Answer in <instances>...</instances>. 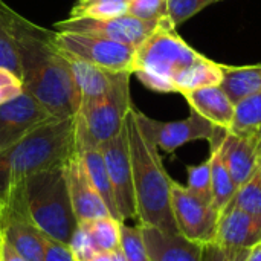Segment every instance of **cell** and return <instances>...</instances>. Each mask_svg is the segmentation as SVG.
I'll list each match as a JSON object with an SVG mask.
<instances>
[{
	"label": "cell",
	"instance_id": "6da1fadb",
	"mask_svg": "<svg viewBox=\"0 0 261 261\" xmlns=\"http://www.w3.org/2000/svg\"><path fill=\"white\" fill-rule=\"evenodd\" d=\"M8 18L14 34L20 78L52 118H73L81 104L70 64L63 49L55 43V31L41 28L8 6Z\"/></svg>",
	"mask_w": 261,
	"mask_h": 261
},
{
	"label": "cell",
	"instance_id": "7a4b0ae2",
	"mask_svg": "<svg viewBox=\"0 0 261 261\" xmlns=\"http://www.w3.org/2000/svg\"><path fill=\"white\" fill-rule=\"evenodd\" d=\"M125 132L133 173L138 225L153 226L168 234H179L171 210V182L159 148L142 132L136 107L125 118Z\"/></svg>",
	"mask_w": 261,
	"mask_h": 261
},
{
	"label": "cell",
	"instance_id": "3957f363",
	"mask_svg": "<svg viewBox=\"0 0 261 261\" xmlns=\"http://www.w3.org/2000/svg\"><path fill=\"white\" fill-rule=\"evenodd\" d=\"M75 119H49L0 151V199L26 177L64 167L76 154Z\"/></svg>",
	"mask_w": 261,
	"mask_h": 261
},
{
	"label": "cell",
	"instance_id": "277c9868",
	"mask_svg": "<svg viewBox=\"0 0 261 261\" xmlns=\"http://www.w3.org/2000/svg\"><path fill=\"white\" fill-rule=\"evenodd\" d=\"M64 167L26 177L9 191L6 199L17 196L28 219L47 239L69 245L78 228V220L70 203Z\"/></svg>",
	"mask_w": 261,
	"mask_h": 261
},
{
	"label": "cell",
	"instance_id": "5b68a950",
	"mask_svg": "<svg viewBox=\"0 0 261 261\" xmlns=\"http://www.w3.org/2000/svg\"><path fill=\"white\" fill-rule=\"evenodd\" d=\"M200 55L177 34L176 26L167 15L136 47L133 73L145 87L154 92H176L179 75Z\"/></svg>",
	"mask_w": 261,
	"mask_h": 261
},
{
	"label": "cell",
	"instance_id": "8992f818",
	"mask_svg": "<svg viewBox=\"0 0 261 261\" xmlns=\"http://www.w3.org/2000/svg\"><path fill=\"white\" fill-rule=\"evenodd\" d=\"M130 76V72L119 73L109 92L80 104V109L73 116L76 151L99 148L104 142L121 133L125 125V118L133 107Z\"/></svg>",
	"mask_w": 261,
	"mask_h": 261
},
{
	"label": "cell",
	"instance_id": "52a82bcc",
	"mask_svg": "<svg viewBox=\"0 0 261 261\" xmlns=\"http://www.w3.org/2000/svg\"><path fill=\"white\" fill-rule=\"evenodd\" d=\"M136 118L147 138L165 153H174L179 147L199 139H206L210 144L220 142L228 133V130L216 127L213 122L193 110L188 118L171 122L151 119L138 109Z\"/></svg>",
	"mask_w": 261,
	"mask_h": 261
},
{
	"label": "cell",
	"instance_id": "ba28073f",
	"mask_svg": "<svg viewBox=\"0 0 261 261\" xmlns=\"http://www.w3.org/2000/svg\"><path fill=\"white\" fill-rule=\"evenodd\" d=\"M55 43L66 52L110 72H130L136 47L102 37L55 31Z\"/></svg>",
	"mask_w": 261,
	"mask_h": 261
},
{
	"label": "cell",
	"instance_id": "9c48e42d",
	"mask_svg": "<svg viewBox=\"0 0 261 261\" xmlns=\"http://www.w3.org/2000/svg\"><path fill=\"white\" fill-rule=\"evenodd\" d=\"M171 210L180 236L199 245L214 240L219 214L213 203L193 194L187 185L176 180L171 182Z\"/></svg>",
	"mask_w": 261,
	"mask_h": 261
},
{
	"label": "cell",
	"instance_id": "30bf717a",
	"mask_svg": "<svg viewBox=\"0 0 261 261\" xmlns=\"http://www.w3.org/2000/svg\"><path fill=\"white\" fill-rule=\"evenodd\" d=\"M162 20V18H161ZM161 20H141L124 14L112 18H66L55 23L58 32L89 34L138 47L158 28Z\"/></svg>",
	"mask_w": 261,
	"mask_h": 261
},
{
	"label": "cell",
	"instance_id": "8fae6325",
	"mask_svg": "<svg viewBox=\"0 0 261 261\" xmlns=\"http://www.w3.org/2000/svg\"><path fill=\"white\" fill-rule=\"evenodd\" d=\"M113 187L116 208L122 222L136 219V199L125 125L113 139L99 147Z\"/></svg>",
	"mask_w": 261,
	"mask_h": 261
},
{
	"label": "cell",
	"instance_id": "7c38bea8",
	"mask_svg": "<svg viewBox=\"0 0 261 261\" xmlns=\"http://www.w3.org/2000/svg\"><path fill=\"white\" fill-rule=\"evenodd\" d=\"M49 119L54 118L28 92L0 104V151L8 150Z\"/></svg>",
	"mask_w": 261,
	"mask_h": 261
},
{
	"label": "cell",
	"instance_id": "4fadbf2b",
	"mask_svg": "<svg viewBox=\"0 0 261 261\" xmlns=\"http://www.w3.org/2000/svg\"><path fill=\"white\" fill-rule=\"evenodd\" d=\"M64 171H66V182L70 196V203L78 223H86L109 216L112 217L106 202L93 187L78 153L66 164Z\"/></svg>",
	"mask_w": 261,
	"mask_h": 261
},
{
	"label": "cell",
	"instance_id": "5bb4252c",
	"mask_svg": "<svg viewBox=\"0 0 261 261\" xmlns=\"http://www.w3.org/2000/svg\"><path fill=\"white\" fill-rule=\"evenodd\" d=\"M3 240L24 261H44L47 237L20 206H5Z\"/></svg>",
	"mask_w": 261,
	"mask_h": 261
},
{
	"label": "cell",
	"instance_id": "9a60e30c",
	"mask_svg": "<svg viewBox=\"0 0 261 261\" xmlns=\"http://www.w3.org/2000/svg\"><path fill=\"white\" fill-rule=\"evenodd\" d=\"M213 242L232 251L251 249L261 242V222L251 217L231 200L219 216Z\"/></svg>",
	"mask_w": 261,
	"mask_h": 261
},
{
	"label": "cell",
	"instance_id": "2e32d148",
	"mask_svg": "<svg viewBox=\"0 0 261 261\" xmlns=\"http://www.w3.org/2000/svg\"><path fill=\"white\" fill-rule=\"evenodd\" d=\"M219 150L237 188L246 184L260 167L255 138L240 136L228 132L219 145Z\"/></svg>",
	"mask_w": 261,
	"mask_h": 261
},
{
	"label": "cell",
	"instance_id": "e0dca14e",
	"mask_svg": "<svg viewBox=\"0 0 261 261\" xmlns=\"http://www.w3.org/2000/svg\"><path fill=\"white\" fill-rule=\"evenodd\" d=\"M151 261H200L202 245L180 234H168L153 226L139 225Z\"/></svg>",
	"mask_w": 261,
	"mask_h": 261
},
{
	"label": "cell",
	"instance_id": "ac0fdd59",
	"mask_svg": "<svg viewBox=\"0 0 261 261\" xmlns=\"http://www.w3.org/2000/svg\"><path fill=\"white\" fill-rule=\"evenodd\" d=\"M182 96L187 99L193 112L199 113L200 116L213 122L216 127H220L229 132V127L234 119L236 102L222 89V86H210V87L196 89V90L182 93Z\"/></svg>",
	"mask_w": 261,
	"mask_h": 261
},
{
	"label": "cell",
	"instance_id": "d6986e66",
	"mask_svg": "<svg viewBox=\"0 0 261 261\" xmlns=\"http://www.w3.org/2000/svg\"><path fill=\"white\" fill-rule=\"evenodd\" d=\"M67 57V61L70 64L75 83L78 86L81 102L98 98L110 90V87L116 83L119 73L122 72H110L102 67H98L92 63H87L66 50H63Z\"/></svg>",
	"mask_w": 261,
	"mask_h": 261
},
{
	"label": "cell",
	"instance_id": "ffe728a7",
	"mask_svg": "<svg viewBox=\"0 0 261 261\" xmlns=\"http://www.w3.org/2000/svg\"><path fill=\"white\" fill-rule=\"evenodd\" d=\"M78 156L93 184V187L96 188V191L99 193V196L102 197V200L106 202L112 217L121 220L118 208H116V200H115V193H113V187L107 173V167L102 158V153L99 148H87V150H81L78 151ZM122 222V220H121Z\"/></svg>",
	"mask_w": 261,
	"mask_h": 261
},
{
	"label": "cell",
	"instance_id": "44dd1931",
	"mask_svg": "<svg viewBox=\"0 0 261 261\" xmlns=\"http://www.w3.org/2000/svg\"><path fill=\"white\" fill-rule=\"evenodd\" d=\"M223 81V69L222 64L200 55L193 64H190L176 81V92L185 93L202 87L220 86Z\"/></svg>",
	"mask_w": 261,
	"mask_h": 261
},
{
	"label": "cell",
	"instance_id": "7402d4cb",
	"mask_svg": "<svg viewBox=\"0 0 261 261\" xmlns=\"http://www.w3.org/2000/svg\"><path fill=\"white\" fill-rule=\"evenodd\" d=\"M222 89L229 95V98L237 104L240 99L261 92V64L257 66H225Z\"/></svg>",
	"mask_w": 261,
	"mask_h": 261
},
{
	"label": "cell",
	"instance_id": "603a6c76",
	"mask_svg": "<svg viewBox=\"0 0 261 261\" xmlns=\"http://www.w3.org/2000/svg\"><path fill=\"white\" fill-rule=\"evenodd\" d=\"M210 164H211V194H213V206L220 216V213L229 205V202L234 199L237 193V185L234 184L223 159L220 154L219 147L211 148L210 154Z\"/></svg>",
	"mask_w": 261,
	"mask_h": 261
},
{
	"label": "cell",
	"instance_id": "cb8c5ba5",
	"mask_svg": "<svg viewBox=\"0 0 261 261\" xmlns=\"http://www.w3.org/2000/svg\"><path fill=\"white\" fill-rule=\"evenodd\" d=\"M261 128V92L252 93L236 104L229 132L240 136L255 138Z\"/></svg>",
	"mask_w": 261,
	"mask_h": 261
},
{
	"label": "cell",
	"instance_id": "d4e9b609",
	"mask_svg": "<svg viewBox=\"0 0 261 261\" xmlns=\"http://www.w3.org/2000/svg\"><path fill=\"white\" fill-rule=\"evenodd\" d=\"M121 220L109 216L78 225H83L86 228L98 251L115 252L119 251L121 246Z\"/></svg>",
	"mask_w": 261,
	"mask_h": 261
},
{
	"label": "cell",
	"instance_id": "484cf974",
	"mask_svg": "<svg viewBox=\"0 0 261 261\" xmlns=\"http://www.w3.org/2000/svg\"><path fill=\"white\" fill-rule=\"evenodd\" d=\"M128 0H92L72 6V18H112L127 14Z\"/></svg>",
	"mask_w": 261,
	"mask_h": 261
},
{
	"label": "cell",
	"instance_id": "4316f807",
	"mask_svg": "<svg viewBox=\"0 0 261 261\" xmlns=\"http://www.w3.org/2000/svg\"><path fill=\"white\" fill-rule=\"evenodd\" d=\"M0 67H6L20 76L18 52L8 18V5L0 0Z\"/></svg>",
	"mask_w": 261,
	"mask_h": 261
},
{
	"label": "cell",
	"instance_id": "83f0119b",
	"mask_svg": "<svg viewBox=\"0 0 261 261\" xmlns=\"http://www.w3.org/2000/svg\"><path fill=\"white\" fill-rule=\"evenodd\" d=\"M232 202H234L239 208H242L245 213H248L251 217H254L255 220L261 222L260 167H258V170L255 171V174H254L246 184H243V185L237 190V193H236Z\"/></svg>",
	"mask_w": 261,
	"mask_h": 261
},
{
	"label": "cell",
	"instance_id": "f1b7e54d",
	"mask_svg": "<svg viewBox=\"0 0 261 261\" xmlns=\"http://www.w3.org/2000/svg\"><path fill=\"white\" fill-rule=\"evenodd\" d=\"M119 251L127 261H151L148 257L145 242L138 226H127L124 222L121 223V246Z\"/></svg>",
	"mask_w": 261,
	"mask_h": 261
},
{
	"label": "cell",
	"instance_id": "f546056e",
	"mask_svg": "<svg viewBox=\"0 0 261 261\" xmlns=\"http://www.w3.org/2000/svg\"><path fill=\"white\" fill-rule=\"evenodd\" d=\"M188 173V184L187 188L199 196L200 199L213 203V194H211V164L210 159L199 165H191L187 168Z\"/></svg>",
	"mask_w": 261,
	"mask_h": 261
},
{
	"label": "cell",
	"instance_id": "4dcf8cb0",
	"mask_svg": "<svg viewBox=\"0 0 261 261\" xmlns=\"http://www.w3.org/2000/svg\"><path fill=\"white\" fill-rule=\"evenodd\" d=\"M220 0H167V15L177 28L188 18Z\"/></svg>",
	"mask_w": 261,
	"mask_h": 261
},
{
	"label": "cell",
	"instance_id": "1f68e13d",
	"mask_svg": "<svg viewBox=\"0 0 261 261\" xmlns=\"http://www.w3.org/2000/svg\"><path fill=\"white\" fill-rule=\"evenodd\" d=\"M127 14L141 20H161L167 17V0H128Z\"/></svg>",
	"mask_w": 261,
	"mask_h": 261
},
{
	"label": "cell",
	"instance_id": "d6a6232c",
	"mask_svg": "<svg viewBox=\"0 0 261 261\" xmlns=\"http://www.w3.org/2000/svg\"><path fill=\"white\" fill-rule=\"evenodd\" d=\"M67 246L70 248V251L73 252V255L76 257L78 261H87L98 251L90 234L86 231V228L83 225H78V228L73 232Z\"/></svg>",
	"mask_w": 261,
	"mask_h": 261
},
{
	"label": "cell",
	"instance_id": "836d02e7",
	"mask_svg": "<svg viewBox=\"0 0 261 261\" xmlns=\"http://www.w3.org/2000/svg\"><path fill=\"white\" fill-rule=\"evenodd\" d=\"M24 92L21 78L6 67H0V104H5Z\"/></svg>",
	"mask_w": 261,
	"mask_h": 261
},
{
	"label": "cell",
	"instance_id": "e575fe53",
	"mask_svg": "<svg viewBox=\"0 0 261 261\" xmlns=\"http://www.w3.org/2000/svg\"><path fill=\"white\" fill-rule=\"evenodd\" d=\"M239 251L228 249L216 242L202 245V260L200 261H234Z\"/></svg>",
	"mask_w": 261,
	"mask_h": 261
},
{
	"label": "cell",
	"instance_id": "d590c367",
	"mask_svg": "<svg viewBox=\"0 0 261 261\" xmlns=\"http://www.w3.org/2000/svg\"><path fill=\"white\" fill-rule=\"evenodd\" d=\"M44 261H78L67 245L47 239Z\"/></svg>",
	"mask_w": 261,
	"mask_h": 261
},
{
	"label": "cell",
	"instance_id": "8d00e7d4",
	"mask_svg": "<svg viewBox=\"0 0 261 261\" xmlns=\"http://www.w3.org/2000/svg\"><path fill=\"white\" fill-rule=\"evenodd\" d=\"M246 261H261V242L249 249Z\"/></svg>",
	"mask_w": 261,
	"mask_h": 261
},
{
	"label": "cell",
	"instance_id": "74e56055",
	"mask_svg": "<svg viewBox=\"0 0 261 261\" xmlns=\"http://www.w3.org/2000/svg\"><path fill=\"white\" fill-rule=\"evenodd\" d=\"M87 261H112V252L106 251H96Z\"/></svg>",
	"mask_w": 261,
	"mask_h": 261
},
{
	"label": "cell",
	"instance_id": "f35d334b",
	"mask_svg": "<svg viewBox=\"0 0 261 261\" xmlns=\"http://www.w3.org/2000/svg\"><path fill=\"white\" fill-rule=\"evenodd\" d=\"M3 220H5V203L0 199V243L3 242Z\"/></svg>",
	"mask_w": 261,
	"mask_h": 261
},
{
	"label": "cell",
	"instance_id": "ab89813d",
	"mask_svg": "<svg viewBox=\"0 0 261 261\" xmlns=\"http://www.w3.org/2000/svg\"><path fill=\"white\" fill-rule=\"evenodd\" d=\"M248 252H249V249L239 251V254H237V257H236V260L234 261H246V258H248Z\"/></svg>",
	"mask_w": 261,
	"mask_h": 261
},
{
	"label": "cell",
	"instance_id": "60d3db41",
	"mask_svg": "<svg viewBox=\"0 0 261 261\" xmlns=\"http://www.w3.org/2000/svg\"><path fill=\"white\" fill-rule=\"evenodd\" d=\"M112 261H127V260H125V257L122 255V252H121V251H115V252H112Z\"/></svg>",
	"mask_w": 261,
	"mask_h": 261
},
{
	"label": "cell",
	"instance_id": "b9f144b4",
	"mask_svg": "<svg viewBox=\"0 0 261 261\" xmlns=\"http://www.w3.org/2000/svg\"><path fill=\"white\" fill-rule=\"evenodd\" d=\"M255 144H257V153H258V158H260L261 164V128L260 132L257 133V136H255Z\"/></svg>",
	"mask_w": 261,
	"mask_h": 261
},
{
	"label": "cell",
	"instance_id": "7bdbcfd3",
	"mask_svg": "<svg viewBox=\"0 0 261 261\" xmlns=\"http://www.w3.org/2000/svg\"><path fill=\"white\" fill-rule=\"evenodd\" d=\"M0 261H3V242L0 243Z\"/></svg>",
	"mask_w": 261,
	"mask_h": 261
},
{
	"label": "cell",
	"instance_id": "ee69618b",
	"mask_svg": "<svg viewBox=\"0 0 261 261\" xmlns=\"http://www.w3.org/2000/svg\"><path fill=\"white\" fill-rule=\"evenodd\" d=\"M86 2H92V0H76V3H86Z\"/></svg>",
	"mask_w": 261,
	"mask_h": 261
},
{
	"label": "cell",
	"instance_id": "f6af8a7d",
	"mask_svg": "<svg viewBox=\"0 0 261 261\" xmlns=\"http://www.w3.org/2000/svg\"><path fill=\"white\" fill-rule=\"evenodd\" d=\"M260 171H261V164H260Z\"/></svg>",
	"mask_w": 261,
	"mask_h": 261
}]
</instances>
